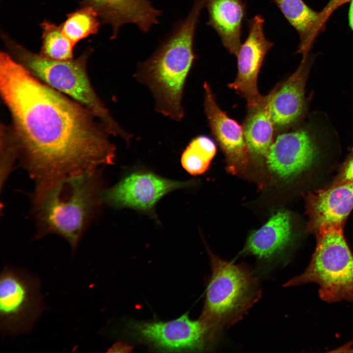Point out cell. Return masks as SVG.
<instances>
[{
  "instance_id": "9c48e42d",
  "label": "cell",
  "mask_w": 353,
  "mask_h": 353,
  "mask_svg": "<svg viewBox=\"0 0 353 353\" xmlns=\"http://www.w3.org/2000/svg\"><path fill=\"white\" fill-rule=\"evenodd\" d=\"M191 181H176L149 172H133L113 187L99 193V201L117 208L150 212L164 196L191 186Z\"/></svg>"
},
{
  "instance_id": "52a82bcc",
  "label": "cell",
  "mask_w": 353,
  "mask_h": 353,
  "mask_svg": "<svg viewBox=\"0 0 353 353\" xmlns=\"http://www.w3.org/2000/svg\"><path fill=\"white\" fill-rule=\"evenodd\" d=\"M39 279L5 266L0 277V327L3 336L28 333L45 306Z\"/></svg>"
},
{
  "instance_id": "7402d4cb",
  "label": "cell",
  "mask_w": 353,
  "mask_h": 353,
  "mask_svg": "<svg viewBox=\"0 0 353 353\" xmlns=\"http://www.w3.org/2000/svg\"><path fill=\"white\" fill-rule=\"evenodd\" d=\"M42 29V44L40 54L57 60L73 59L74 47L64 34L61 26L48 21L41 24Z\"/></svg>"
},
{
  "instance_id": "e0dca14e",
  "label": "cell",
  "mask_w": 353,
  "mask_h": 353,
  "mask_svg": "<svg viewBox=\"0 0 353 353\" xmlns=\"http://www.w3.org/2000/svg\"><path fill=\"white\" fill-rule=\"evenodd\" d=\"M207 24L219 35L228 51L237 55L241 45V29L246 14L242 0H205Z\"/></svg>"
},
{
  "instance_id": "5b68a950",
  "label": "cell",
  "mask_w": 353,
  "mask_h": 353,
  "mask_svg": "<svg viewBox=\"0 0 353 353\" xmlns=\"http://www.w3.org/2000/svg\"><path fill=\"white\" fill-rule=\"evenodd\" d=\"M3 39L12 57L35 77L88 109L110 135L125 141L130 139V134L114 119L91 83L87 72L88 52L76 59L57 60L32 52L5 35Z\"/></svg>"
},
{
  "instance_id": "4fadbf2b",
  "label": "cell",
  "mask_w": 353,
  "mask_h": 353,
  "mask_svg": "<svg viewBox=\"0 0 353 353\" xmlns=\"http://www.w3.org/2000/svg\"><path fill=\"white\" fill-rule=\"evenodd\" d=\"M203 88L204 111L212 132L226 156L229 169L237 172L248 161L244 127L220 109L208 83H204Z\"/></svg>"
},
{
  "instance_id": "2e32d148",
  "label": "cell",
  "mask_w": 353,
  "mask_h": 353,
  "mask_svg": "<svg viewBox=\"0 0 353 353\" xmlns=\"http://www.w3.org/2000/svg\"><path fill=\"white\" fill-rule=\"evenodd\" d=\"M308 68L307 57L303 58L298 69L282 85L272 91L270 110L275 126H288L302 114Z\"/></svg>"
},
{
  "instance_id": "7a4b0ae2",
  "label": "cell",
  "mask_w": 353,
  "mask_h": 353,
  "mask_svg": "<svg viewBox=\"0 0 353 353\" xmlns=\"http://www.w3.org/2000/svg\"><path fill=\"white\" fill-rule=\"evenodd\" d=\"M205 3V0H195L186 18L140 65L135 75L151 92L157 111L175 121H179L184 116L183 92L195 57L194 35Z\"/></svg>"
},
{
  "instance_id": "277c9868",
  "label": "cell",
  "mask_w": 353,
  "mask_h": 353,
  "mask_svg": "<svg viewBox=\"0 0 353 353\" xmlns=\"http://www.w3.org/2000/svg\"><path fill=\"white\" fill-rule=\"evenodd\" d=\"M207 251L211 276L199 320L212 347L224 331L244 317L259 300L262 291L250 267L226 261Z\"/></svg>"
},
{
  "instance_id": "30bf717a",
  "label": "cell",
  "mask_w": 353,
  "mask_h": 353,
  "mask_svg": "<svg viewBox=\"0 0 353 353\" xmlns=\"http://www.w3.org/2000/svg\"><path fill=\"white\" fill-rule=\"evenodd\" d=\"M264 19L257 15L248 23V36L236 55L237 75L228 86L245 99L248 108L257 105L263 99L257 88L260 68L274 44L268 40L264 32Z\"/></svg>"
},
{
  "instance_id": "ffe728a7",
  "label": "cell",
  "mask_w": 353,
  "mask_h": 353,
  "mask_svg": "<svg viewBox=\"0 0 353 353\" xmlns=\"http://www.w3.org/2000/svg\"><path fill=\"white\" fill-rule=\"evenodd\" d=\"M216 152L214 142L205 136H199L189 143L181 157L183 168L190 174L205 173Z\"/></svg>"
},
{
  "instance_id": "5bb4252c",
  "label": "cell",
  "mask_w": 353,
  "mask_h": 353,
  "mask_svg": "<svg viewBox=\"0 0 353 353\" xmlns=\"http://www.w3.org/2000/svg\"><path fill=\"white\" fill-rule=\"evenodd\" d=\"M292 236L290 215L284 210H279L250 235L242 253L255 256L262 270L267 272L279 264Z\"/></svg>"
},
{
  "instance_id": "ac0fdd59",
  "label": "cell",
  "mask_w": 353,
  "mask_h": 353,
  "mask_svg": "<svg viewBox=\"0 0 353 353\" xmlns=\"http://www.w3.org/2000/svg\"><path fill=\"white\" fill-rule=\"evenodd\" d=\"M272 91L256 106L249 108L244 127L249 154L254 158H266L273 143L274 126L270 110Z\"/></svg>"
},
{
  "instance_id": "9a60e30c",
  "label": "cell",
  "mask_w": 353,
  "mask_h": 353,
  "mask_svg": "<svg viewBox=\"0 0 353 353\" xmlns=\"http://www.w3.org/2000/svg\"><path fill=\"white\" fill-rule=\"evenodd\" d=\"M82 3L93 8L103 23L111 25L113 39L126 24H135L141 31L148 32L158 23L161 15V11L148 0H83Z\"/></svg>"
},
{
  "instance_id": "44dd1931",
  "label": "cell",
  "mask_w": 353,
  "mask_h": 353,
  "mask_svg": "<svg viewBox=\"0 0 353 353\" xmlns=\"http://www.w3.org/2000/svg\"><path fill=\"white\" fill-rule=\"evenodd\" d=\"M99 18L93 8L83 6L67 15L66 21L61 25L62 30L75 46L81 39L98 32Z\"/></svg>"
},
{
  "instance_id": "d6986e66",
  "label": "cell",
  "mask_w": 353,
  "mask_h": 353,
  "mask_svg": "<svg viewBox=\"0 0 353 353\" xmlns=\"http://www.w3.org/2000/svg\"><path fill=\"white\" fill-rule=\"evenodd\" d=\"M298 32L300 44L298 52L306 57L316 38L319 12L309 7L303 0H272Z\"/></svg>"
},
{
  "instance_id": "ba28073f",
  "label": "cell",
  "mask_w": 353,
  "mask_h": 353,
  "mask_svg": "<svg viewBox=\"0 0 353 353\" xmlns=\"http://www.w3.org/2000/svg\"><path fill=\"white\" fill-rule=\"evenodd\" d=\"M129 328L137 338L160 351L201 352L212 347L201 322L187 314L167 322H133Z\"/></svg>"
},
{
  "instance_id": "cb8c5ba5",
  "label": "cell",
  "mask_w": 353,
  "mask_h": 353,
  "mask_svg": "<svg viewBox=\"0 0 353 353\" xmlns=\"http://www.w3.org/2000/svg\"><path fill=\"white\" fill-rule=\"evenodd\" d=\"M351 0H329L323 10L319 12V17L315 30L316 36L322 29L331 14L340 6Z\"/></svg>"
},
{
  "instance_id": "603a6c76",
  "label": "cell",
  "mask_w": 353,
  "mask_h": 353,
  "mask_svg": "<svg viewBox=\"0 0 353 353\" xmlns=\"http://www.w3.org/2000/svg\"><path fill=\"white\" fill-rule=\"evenodd\" d=\"M0 176L1 185L10 173L17 153L13 140L10 126L0 125Z\"/></svg>"
},
{
  "instance_id": "3957f363",
  "label": "cell",
  "mask_w": 353,
  "mask_h": 353,
  "mask_svg": "<svg viewBox=\"0 0 353 353\" xmlns=\"http://www.w3.org/2000/svg\"><path fill=\"white\" fill-rule=\"evenodd\" d=\"M97 172L89 170L37 183L33 211L45 234L64 237L75 251L99 201Z\"/></svg>"
},
{
  "instance_id": "7c38bea8",
  "label": "cell",
  "mask_w": 353,
  "mask_h": 353,
  "mask_svg": "<svg viewBox=\"0 0 353 353\" xmlns=\"http://www.w3.org/2000/svg\"><path fill=\"white\" fill-rule=\"evenodd\" d=\"M306 207L307 231L316 234L328 228H343L353 209V180L309 193Z\"/></svg>"
},
{
  "instance_id": "d4e9b609",
  "label": "cell",
  "mask_w": 353,
  "mask_h": 353,
  "mask_svg": "<svg viewBox=\"0 0 353 353\" xmlns=\"http://www.w3.org/2000/svg\"><path fill=\"white\" fill-rule=\"evenodd\" d=\"M353 180V152L341 167L333 184L343 183Z\"/></svg>"
},
{
  "instance_id": "6da1fadb",
  "label": "cell",
  "mask_w": 353,
  "mask_h": 353,
  "mask_svg": "<svg viewBox=\"0 0 353 353\" xmlns=\"http://www.w3.org/2000/svg\"><path fill=\"white\" fill-rule=\"evenodd\" d=\"M0 94L18 159L37 183L113 164L110 134L92 112L2 51Z\"/></svg>"
},
{
  "instance_id": "8fae6325",
  "label": "cell",
  "mask_w": 353,
  "mask_h": 353,
  "mask_svg": "<svg viewBox=\"0 0 353 353\" xmlns=\"http://www.w3.org/2000/svg\"><path fill=\"white\" fill-rule=\"evenodd\" d=\"M318 150L309 133L300 129L279 135L266 157L269 169L279 177L289 179L307 170Z\"/></svg>"
},
{
  "instance_id": "8992f818",
  "label": "cell",
  "mask_w": 353,
  "mask_h": 353,
  "mask_svg": "<svg viewBox=\"0 0 353 353\" xmlns=\"http://www.w3.org/2000/svg\"><path fill=\"white\" fill-rule=\"evenodd\" d=\"M343 229L331 227L316 233V247L308 266L283 286L314 282L320 286L319 295L324 301L353 303V254Z\"/></svg>"
},
{
  "instance_id": "484cf974",
  "label": "cell",
  "mask_w": 353,
  "mask_h": 353,
  "mask_svg": "<svg viewBox=\"0 0 353 353\" xmlns=\"http://www.w3.org/2000/svg\"><path fill=\"white\" fill-rule=\"evenodd\" d=\"M350 1L351 4L349 12V21L350 26L353 30V0H351Z\"/></svg>"
}]
</instances>
